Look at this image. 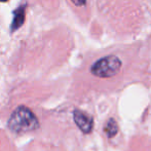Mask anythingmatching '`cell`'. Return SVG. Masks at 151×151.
Instances as JSON below:
<instances>
[{
  "instance_id": "6",
  "label": "cell",
  "mask_w": 151,
  "mask_h": 151,
  "mask_svg": "<svg viewBox=\"0 0 151 151\" xmlns=\"http://www.w3.org/2000/svg\"><path fill=\"white\" fill-rule=\"evenodd\" d=\"M71 1L77 6H83L86 3V0H71Z\"/></svg>"
},
{
  "instance_id": "2",
  "label": "cell",
  "mask_w": 151,
  "mask_h": 151,
  "mask_svg": "<svg viewBox=\"0 0 151 151\" xmlns=\"http://www.w3.org/2000/svg\"><path fill=\"white\" fill-rule=\"evenodd\" d=\"M121 68V61L116 56H107L100 59L91 66V72L100 78H110L115 76Z\"/></svg>"
},
{
  "instance_id": "4",
  "label": "cell",
  "mask_w": 151,
  "mask_h": 151,
  "mask_svg": "<svg viewBox=\"0 0 151 151\" xmlns=\"http://www.w3.org/2000/svg\"><path fill=\"white\" fill-rule=\"evenodd\" d=\"M104 132H105V134L107 135L108 138H113L117 135L118 124L114 118H110V119L107 121L105 127H104Z\"/></svg>"
},
{
  "instance_id": "5",
  "label": "cell",
  "mask_w": 151,
  "mask_h": 151,
  "mask_svg": "<svg viewBox=\"0 0 151 151\" xmlns=\"http://www.w3.org/2000/svg\"><path fill=\"white\" fill-rule=\"evenodd\" d=\"M23 21H24V10L23 8H20L16 12V19L14 20V24H12V30L19 28L22 25Z\"/></svg>"
},
{
  "instance_id": "1",
  "label": "cell",
  "mask_w": 151,
  "mask_h": 151,
  "mask_svg": "<svg viewBox=\"0 0 151 151\" xmlns=\"http://www.w3.org/2000/svg\"><path fill=\"white\" fill-rule=\"evenodd\" d=\"M7 124L14 133L25 134L36 131L39 127V120L30 108L27 106H19L12 111Z\"/></svg>"
},
{
  "instance_id": "3",
  "label": "cell",
  "mask_w": 151,
  "mask_h": 151,
  "mask_svg": "<svg viewBox=\"0 0 151 151\" xmlns=\"http://www.w3.org/2000/svg\"><path fill=\"white\" fill-rule=\"evenodd\" d=\"M73 119L78 129L83 134H91L93 129V118L86 112L80 109L73 111Z\"/></svg>"
}]
</instances>
